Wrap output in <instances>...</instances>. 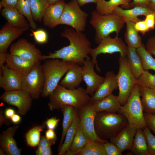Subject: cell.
Listing matches in <instances>:
<instances>
[{
    "label": "cell",
    "instance_id": "2e32d148",
    "mask_svg": "<svg viewBox=\"0 0 155 155\" xmlns=\"http://www.w3.org/2000/svg\"><path fill=\"white\" fill-rule=\"evenodd\" d=\"M18 128L17 125H14L3 131L0 135L1 148L6 154L20 155L21 149L19 148L14 136Z\"/></svg>",
    "mask_w": 155,
    "mask_h": 155
},
{
    "label": "cell",
    "instance_id": "7a4b0ae2",
    "mask_svg": "<svg viewBox=\"0 0 155 155\" xmlns=\"http://www.w3.org/2000/svg\"><path fill=\"white\" fill-rule=\"evenodd\" d=\"M49 109H61L66 105L73 106L78 110L90 102V97L86 89L82 87L73 90L67 88L59 84L49 96Z\"/></svg>",
    "mask_w": 155,
    "mask_h": 155
},
{
    "label": "cell",
    "instance_id": "4316f807",
    "mask_svg": "<svg viewBox=\"0 0 155 155\" xmlns=\"http://www.w3.org/2000/svg\"><path fill=\"white\" fill-rule=\"evenodd\" d=\"M139 90L144 111L155 115V90L140 85Z\"/></svg>",
    "mask_w": 155,
    "mask_h": 155
},
{
    "label": "cell",
    "instance_id": "6125c7cd",
    "mask_svg": "<svg viewBox=\"0 0 155 155\" xmlns=\"http://www.w3.org/2000/svg\"><path fill=\"white\" fill-rule=\"evenodd\" d=\"M6 154L4 151L1 148L0 149V155H5Z\"/></svg>",
    "mask_w": 155,
    "mask_h": 155
},
{
    "label": "cell",
    "instance_id": "4dcf8cb0",
    "mask_svg": "<svg viewBox=\"0 0 155 155\" xmlns=\"http://www.w3.org/2000/svg\"><path fill=\"white\" fill-rule=\"evenodd\" d=\"M89 140L80 122L70 148L65 155H75L84 147Z\"/></svg>",
    "mask_w": 155,
    "mask_h": 155
},
{
    "label": "cell",
    "instance_id": "52a82bcc",
    "mask_svg": "<svg viewBox=\"0 0 155 155\" xmlns=\"http://www.w3.org/2000/svg\"><path fill=\"white\" fill-rule=\"evenodd\" d=\"M119 61V69L117 75L119 89L117 96L121 105H123L127 102L134 85L137 84V79L131 71L126 56H120Z\"/></svg>",
    "mask_w": 155,
    "mask_h": 155
},
{
    "label": "cell",
    "instance_id": "603a6c76",
    "mask_svg": "<svg viewBox=\"0 0 155 155\" xmlns=\"http://www.w3.org/2000/svg\"><path fill=\"white\" fill-rule=\"evenodd\" d=\"M96 112L118 113L121 106L117 96L112 93L101 99L90 102Z\"/></svg>",
    "mask_w": 155,
    "mask_h": 155
},
{
    "label": "cell",
    "instance_id": "7dc6e473",
    "mask_svg": "<svg viewBox=\"0 0 155 155\" xmlns=\"http://www.w3.org/2000/svg\"><path fill=\"white\" fill-rule=\"evenodd\" d=\"M144 20L147 27L150 30L154 29L155 26V12L146 15Z\"/></svg>",
    "mask_w": 155,
    "mask_h": 155
},
{
    "label": "cell",
    "instance_id": "b9f144b4",
    "mask_svg": "<svg viewBox=\"0 0 155 155\" xmlns=\"http://www.w3.org/2000/svg\"><path fill=\"white\" fill-rule=\"evenodd\" d=\"M56 140H50L47 139L45 136H43L41 137L40 142L38 146L37 149L36 151L35 154L40 155L41 152L45 148L49 146L54 145Z\"/></svg>",
    "mask_w": 155,
    "mask_h": 155
},
{
    "label": "cell",
    "instance_id": "6da1fadb",
    "mask_svg": "<svg viewBox=\"0 0 155 155\" xmlns=\"http://www.w3.org/2000/svg\"><path fill=\"white\" fill-rule=\"evenodd\" d=\"M61 36L67 38L69 44L54 53L47 55H42V60L49 59H59L83 65L92 48L89 40L82 32L76 31L73 28H66L61 33Z\"/></svg>",
    "mask_w": 155,
    "mask_h": 155
},
{
    "label": "cell",
    "instance_id": "9a60e30c",
    "mask_svg": "<svg viewBox=\"0 0 155 155\" xmlns=\"http://www.w3.org/2000/svg\"><path fill=\"white\" fill-rule=\"evenodd\" d=\"M22 77L7 65H4L0 68V86L5 91L24 90Z\"/></svg>",
    "mask_w": 155,
    "mask_h": 155
},
{
    "label": "cell",
    "instance_id": "8d00e7d4",
    "mask_svg": "<svg viewBox=\"0 0 155 155\" xmlns=\"http://www.w3.org/2000/svg\"><path fill=\"white\" fill-rule=\"evenodd\" d=\"M44 125L36 126L29 130L25 135L26 141L29 146L34 147L38 146L41 139L40 134L43 131Z\"/></svg>",
    "mask_w": 155,
    "mask_h": 155
},
{
    "label": "cell",
    "instance_id": "4fadbf2b",
    "mask_svg": "<svg viewBox=\"0 0 155 155\" xmlns=\"http://www.w3.org/2000/svg\"><path fill=\"white\" fill-rule=\"evenodd\" d=\"M10 53L37 63L42 60V55L34 44L24 38H21L12 44Z\"/></svg>",
    "mask_w": 155,
    "mask_h": 155
},
{
    "label": "cell",
    "instance_id": "bcb514c9",
    "mask_svg": "<svg viewBox=\"0 0 155 155\" xmlns=\"http://www.w3.org/2000/svg\"><path fill=\"white\" fill-rule=\"evenodd\" d=\"M134 27L136 30L143 35L150 31L147 27L144 20L140 21L135 23Z\"/></svg>",
    "mask_w": 155,
    "mask_h": 155
},
{
    "label": "cell",
    "instance_id": "7c38bea8",
    "mask_svg": "<svg viewBox=\"0 0 155 155\" xmlns=\"http://www.w3.org/2000/svg\"><path fill=\"white\" fill-rule=\"evenodd\" d=\"M80 119V123L86 135L90 140H96L103 143L108 142L102 140L97 135L94 126L97 112L90 102L77 110Z\"/></svg>",
    "mask_w": 155,
    "mask_h": 155
},
{
    "label": "cell",
    "instance_id": "1f68e13d",
    "mask_svg": "<svg viewBox=\"0 0 155 155\" xmlns=\"http://www.w3.org/2000/svg\"><path fill=\"white\" fill-rule=\"evenodd\" d=\"M131 0H97L96 10L99 14H107L113 12L114 9L120 5L124 6L130 3Z\"/></svg>",
    "mask_w": 155,
    "mask_h": 155
},
{
    "label": "cell",
    "instance_id": "9f6ffc18",
    "mask_svg": "<svg viewBox=\"0 0 155 155\" xmlns=\"http://www.w3.org/2000/svg\"><path fill=\"white\" fill-rule=\"evenodd\" d=\"M14 114H15L14 110L11 108L7 109L4 112V114L7 118H11Z\"/></svg>",
    "mask_w": 155,
    "mask_h": 155
},
{
    "label": "cell",
    "instance_id": "ab89813d",
    "mask_svg": "<svg viewBox=\"0 0 155 155\" xmlns=\"http://www.w3.org/2000/svg\"><path fill=\"white\" fill-rule=\"evenodd\" d=\"M147 142L150 155H155V136L147 126L143 129Z\"/></svg>",
    "mask_w": 155,
    "mask_h": 155
},
{
    "label": "cell",
    "instance_id": "f6af8a7d",
    "mask_svg": "<svg viewBox=\"0 0 155 155\" xmlns=\"http://www.w3.org/2000/svg\"><path fill=\"white\" fill-rule=\"evenodd\" d=\"M150 0H133L132 2H130L124 6H122V8H132L135 6H139L148 7Z\"/></svg>",
    "mask_w": 155,
    "mask_h": 155
},
{
    "label": "cell",
    "instance_id": "f35d334b",
    "mask_svg": "<svg viewBox=\"0 0 155 155\" xmlns=\"http://www.w3.org/2000/svg\"><path fill=\"white\" fill-rule=\"evenodd\" d=\"M137 84L140 86L155 90V74H152L148 70H145L137 79Z\"/></svg>",
    "mask_w": 155,
    "mask_h": 155
},
{
    "label": "cell",
    "instance_id": "f546056e",
    "mask_svg": "<svg viewBox=\"0 0 155 155\" xmlns=\"http://www.w3.org/2000/svg\"><path fill=\"white\" fill-rule=\"evenodd\" d=\"M126 29L124 35L125 41L127 46L137 49L143 44L138 32L134 27L135 23L131 21L125 22Z\"/></svg>",
    "mask_w": 155,
    "mask_h": 155
},
{
    "label": "cell",
    "instance_id": "7bdbcfd3",
    "mask_svg": "<svg viewBox=\"0 0 155 155\" xmlns=\"http://www.w3.org/2000/svg\"><path fill=\"white\" fill-rule=\"evenodd\" d=\"M106 155H122V152L114 144L108 141L103 143Z\"/></svg>",
    "mask_w": 155,
    "mask_h": 155
},
{
    "label": "cell",
    "instance_id": "44dd1931",
    "mask_svg": "<svg viewBox=\"0 0 155 155\" xmlns=\"http://www.w3.org/2000/svg\"><path fill=\"white\" fill-rule=\"evenodd\" d=\"M66 4L64 1L49 5L42 18L44 24L50 28L59 25V22Z\"/></svg>",
    "mask_w": 155,
    "mask_h": 155
},
{
    "label": "cell",
    "instance_id": "836d02e7",
    "mask_svg": "<svg viewBox=\"0 0 155 155\" xmlns=\"http://www.w3.org/2000/svg\"><path fill=\"white\" fill-rule=\"evenodd\" d=\"M103 143L96 140H89L84 147L75 155H106Z\"/></svg>",
    "mask_w": 155,
    "mask_h": 155
},
{
    "label": "cell",
    "instance_id": "be15d7a7",
    "mask_svg": "<svg viewBox=\"0 0 155 155\" xmlns=\"http://www.w3.org/2000/svg\"></svg>",
    "mask_w": 155,
    "mask_h": 155
},
{
    "label": "cell",
    "instance_id": "30bf717a",
    "mask_svg": "<svg viewBox=\"0 0 155 155\" xmlns=\"http://www.w3.org/2000/svg\"><path fill=\"white\" fill-rule=\"evenodd\" d=\"M22 77L24 90L30 93L33 99H38L41 96L44 84V78L40 61L36 63L27 75Z\"/></svg>",
    "mask_w": 155,
    "mask_h": 155
},
{
    "label": "cell",
    "instance_id": "d6986e66",
    "mask_svg": "<svg viewBox=\"0 0 155 155\" xmlns=\"http://www.w3.org/2000/svg\"><path fill=\"white\" fill-rule=\"evenodd\" d=\"M26 31L12 26L8 23L5 24L0 30V52L7 53L11 43Z\"/></svg>",
    "mask_w": 155,
    "mask_h": 155
},
{
    "label": "cell",
    "instance_id": "8992f818",
    "mask_svg": "<svg viewBox=\"0 0 155 155\" xmlns=\"http://www.w3.org/2000/svg\"><path fill=\"white\" fill-rule=\"evenodd\" d=\"M90 22L95 30V41L97 44L103 38L113 32L118 35L125 23L123 19L113 12L102 15L96 10L92 13Z\"/></svg>",
    "mask_w": 155,
    "mask_h": 155
},
{
    "label": "cell",
    "instance_id": "f1b7e54d",
    "mask_svg": "<svg viewBox=\"0 0 155 155\" xmlns=\"http://www.w3.org/2000/svg\"><path fill=\"white\" fill-rule=\"evenodd\" d=\"M80 122V119L77 110L75 108L74 117L72 124L67 130L64 141L59 150L58 155H64L69 150L75 136Z\"/></svg>",
    "mask_w": 155,
    "mask_h": 155
},
{
    "label": "cell",
    "instance_id": "816d5d0a",
    "mask_svg": "<svg viewBox=\"0 0 155 155\" xmlns=\"http://www.w3.org/2000/svg\"><path fill=\"white\" fill-rule=\"evenodd\" d=\"M45 137L50 140H57L56 134L53 129H48L45 132Z\"/></svg>",
    "mask_w": 155,
    "mask_h": 155
},
{
    "label": "cell",
    "instance_id": "db71d44e",
    "mask_svg": "<svg viewBox=\"0 0 155 155\" xmlns=\"http://www.w3.org/2000/svg\"><path fill=\"white\" fill-rule=\"evenodd\" d=\"M80 6L89 3H92L96 4L97 0H76Z\"/></svg>",
    "mask_w": 155,
    "mask_h": 155
},
{
    "label": "cell",
    "instance_id": "c3c4849f",
    "mask_svg": "<svg viewBox=\"0 0 155 155\" xmlns=\"http://www.w3.org/2000/svg\"><path fill=\"white\" fill-rule=\"evenodd\" d=\"M18 0H1L0 3V8H9L17 9Z\"/></svg>",
    "mask_w": 155,
    "mask_h": 155
},
{
    "label": "cell",
    "instance_id": "60d3db41",
    "mask_svg": "<svg viewBox=\"0 0 155 155\" xmlns=\"http://www.w3.org/2000/svg\"><path fill=\"white\" fill-rule=\"evenodd\" d=\"M34 38L37 43L42 44L48 42V36L46 31L42 29L35 31L31 30Z\"/></svg>",
    "mask_w": 155,
    "mask_h": 155
},
{
    "label": "cell",
    "instance_id": "680465c9",
    "mask_svg": "<svg viewBox=\"0 0 155 155\" xmlns=\"http://www.w3.org/2000/svg\"><path fill=\"white\" fill-rule=\"evenodd\" d=\"M11 121L14 124H17L21 121L20 116L18 115L14 114L10 118Z\"/></svg>",
    "mask_w": 155,
    "mask_h": 155
},
{
    "label": "cell",
    "instance_id": "11a10c76",
    "mask_svg": "<svg viewBox=\"0 0 155 155\" xmlns=\"http://www.w3.org/2000/svg\"><path fill=\"white\" fill-rule=\"evenodd\" d=\"M7 53H5L0 52V68L4 65L5 63Z\"/></svg>",
    "mask_w": 155,
    "mask_h": 155
},
{
    "label": "cell",
    "instance_id": "681fc988",
    "mask_svg": "<svg viewBox=\"0 0 155 155\" xmlns=\"http://www.w3.org/2000/svg\"><path fill=\"white\" fill-rule=\"evenodd\" d=\"M60 119L56 117H53L48 119L45 121V124L48 129L54 130L58 125Z\"/></svg>",
    "mask_w": 155,
    "mask_h": 155
},
{
    "label": "cell",
    "instance_id": "ee69618b",
    "mask_svg": "<svg viewBox=\"0 0 155 155\" xmlns=\"http://www.w3.org/2000/svg\"><path fill=\"white\" fill-rule=\"evenodd\" d=\"M146 126L155 133V115L149 113H144Z\"/></svg>",
    "mask_w": 155,
    "mask_h": 155
},
{
    "label": "cell",
    "instance_id": "91938a15",
    "mask_svg": "<svg viewBox=\"0 0 155 155\" xmlns=\"http://www.w3.org/2000/svg\"><path fill=\"white\" fill-rule=\"evenodd\" d=\"M148 7L152 11L155 12V0H150Z\"/></svg>",
    "mask_w": 155,
    "mask_h": 155
},
{
    "label": "cell",
    "instance_id": "f5cc1de1",
    "mask_svg": "<svg viewBox=\"0 0 155 155\" xmlns=\"http://www.w3.org/2000/svg\"><path fill=\"white\" fill-rule=\"evenodd\" d=\"M5 116L3 110L2 109L0 111V126L3 125H9V122Z\"/></svg>",
    "mask_w": 155,
    "mask_h": 155
},
{
    "label": "cell",
    "instance_id": "ba28073f",
    "mask_svg": "<svg viewBox=\"0 0 155 155\" xmlns=\"http://www.w3.org/2000/svg\"><path fill=\"white\" fill-rule=\"evenodd\" d=\"M88 16L81 9L76 0H72L66 3L59 24L68 25L77 32H82L85 30Z\"/></svg>",
    "mask_w": 155,
    "mask_h": 155
},
{
    "label": "cell",
    "instance_id": "f907efd6",
    "mask_svg": "<svg viewBox=\"0 0 155 155\" xmlns=\"http://www.w3.org/2000/svg\"><path fill=\"white\" fill-rule=\"evenodd\" d=\"M146 48L151 55L155 56V37H152L148 40Z\"/></svg>",
    "mask_w": 155,
    "mask_h": 155
},
{
    "label": "cell",
    "instance_id": "3957f363",
    "mask_svg": "<svg viewBox=\"0 0 155 155\" xmlns=\"http://www.w3.org/2000/svg\"><path fill=\"white\" fill-rule=\"evenodd\" d=\"M128 124L127 120L123 115L115 113L97 112L94 126L97 135L105 140L110 139Z\"/></svg>",
    "mask_w": 155,
    "mask_h": 155
},
{
    "label": "cell",
    "instance_id": "277c9868",
    "mask_svg": "<svg viewBox=\"0 0 155 155\" xmlns=\"http://www.w3.org/2000/svg\"><path fill=\"white\" fill-rule=\"evenodd\" d=\"M41 65L44 84L41 96L49 97L55 90L61 78L73 63L59 59H49Z\"/></svg>",
    "mask_w": 155,
    "mask_h": 155
},
{
    "label": "cell",
    "instance_id": "d4e9b609",
    "mask_svg": "<svg viewBox=\"0 0 155 155\" xmlns=\"http://www.w3.org/2000/svg\"><path fill=\"white\" fill-rule=\"evenodd\" d=\"M1 15L11 26L26 31L28 29L27 20L17 9L4 8L1 11Z\"/></svg>",
    "mask_w": 155,
    "mask_h": 155
},
{
    "label": "cell",
    "instance_id": "83f0119b",
    "mask_svg": "<svg viewBox=\"0 0 155 155\" xmlns=\"http://www.w3.org/2000/svg\"><path fill=\"white\" fill-rule=\"evenodd\" d=\"M130 150L133 155H150L147 140L142 129H137Z\"/></svg>",
    "mask_w": 155,
    "mask_h": 155
},
{
    "label": "cell",
    "instance_id": "cb8c5ba5",
    "mask_svg": "<svg viewBox=\"0 0 155 155\" xmlns=\"http://www.w3.org/2000/svg\"><path fill=\"white\" fill-rule=\"evenodd\" d=\"M83 80L82 67L73 63L59 84L68 89H75L79 87Z\"/></svg>",
    "mask_w": 155,
    "mask_h": 155
},
{
    "label": "cell",
    "instance_id": "d6a6232c",
    "mask_svg": "<svg viewBox=\"0 0 155 155\" xmlns=\"http://www.w3.org/2000/svg\"><path fill=\"white\" fill-rule=\"evenodd\" d=\"M75 108L73 106L66 105L61 109L63 116L62 122V132L58 151L60 149L65 138L66 133L73 122L74 117Z\"/></svg>",
    "mask_w": 155,
    "mask_h": 155
},
{
    "label": "cell",
    "instance_id": "8fae6325",
    "mask_svg": "<svg viewBox=\"0 0 155 155\" xmlns=\"http://www.w3.org/2000/svg\"><path fill=\"white\" fill-rule=\"evenodd\" d=\"M0 98L7 103L16 106L18 113L23 115L30 109L33 99L30 93L24 90L5 91Z\"/></svg>",
    "mask_w": 155,
    "mask_h": 155
},
{
    "label": "cell",
    "instance_id": "e0dca14e",
    "mask_svg": "<svg viewBox=\"0 0 155 155\" xmlns=\"http://www.w3.org/2000/svg\"><path fill=\"white\" fill-rule=\"evenodd\" d=\"M118 89L117 75L113 71H108L105 74L103 82L90 98V102L103 98Z\"/></svg>",
    "mask_w": 155,
    "mask_h": 155
},
{
    "label": "cell",
    "instance_id": "5bb4252c",
    "mask_svg": "<svg viewBox=\"0 0 155 155\" xmlns=\"http://www.w3.org/2000/svg\"><path fill=\"white\" fill-rule=\"evenodd\" d=\"M82 67L83 80L86 85V91L88 94L93 95L104 80V77L97 74L94 70V64L90 58L85 60Z\"/></svg>",
    "mask_w": 155,
    "mask_h": 155
},
{
    "label": "cell",
    "instance_id": "6f0895ef",
    "mask_svg": "<svg viewBox=\"0 0 155 155\" xmlns=\"http://www.w3.org/2000/svg\"><path fill=\"white\" fill-rule=\"evenodd\" d=\"M51 146H49L44 150L40 153V155H52L53 152L51 150Z\"/></svg>",
    "mask_w": 155,
    "mask_h": 155
},
{
    "label": "cell",
    "instance_id": "9c48e42d",
    "mask_svg": "<svg viewBox=\"0 0 155 155\" xmlns=\"http://www.w3.org/2000/svg\"><path fill=\"white\" fill-rule=\"evenodd\" d=\"M128 50V46L124 42L122 39L116 35L113 38L109 35L103 38L96 48L92 49L90 55L93 62L96 65V67L98 71H100L97 62L96 58L100 54H112L115 53H119L120 56H126Z\"/></svg>",
    "mask_w": 155,
    "mask_h": 155
},
{
    "label": "cell",
    "instance_id": "ffe728a7",
    "mask_svg": "<svg viewBox=\"0 0 155 155\" xmlns=\"http://www.w3.org/2000/svg\"><path fill=\"white\" fill-rule=\"evenodd\" d=\"M5 63L9 67L22 76L27 75L36 63L10 53H7Z\"/></svg>",
    "mask_w": 155,
    "mask_h": 155
},
{
    "label": "cell",
    "instance_id": "74e56055",
    "mask_svg": "<svg viewBox=\"0 0 155 155\" xmlns=\"http://www.w3.org/2000/svg\"><path fill=\"white\" fill-rule=\"evenodd\" d=\"M17 9L28 20L30 26L33 29L37 28L31 13L30 0H18Z\"/></svg>",
    "mask_w": 155,
    "mask_h": 155
},
{
    "label": "cell",
    "instance_id": "e575fe53",
    "mask_svg": "<svg viewBox=\"0 0 155 155\" xmlns=\"http://www.w3.org/2000/svg\"><path fill=\"white\" fill-rule=\"evenodd\" d=\"M31 11L35 21L41 22L49 5L48 0H30Z\"/></svg>",
    "mask_w": 155,
    "mask_h": 155
},
{
    "label": "cell",
    "instance_id": "ac0fdd59",
    "mask_svg": "<svg viewBox=\"0 0 155 155\" xmlns=\"http://www.w3.org/2000/svg\"><path fill=\"white\" fill-rule=\"evenodd\" d=\"M137 129L128 124L117 135L110 139L122 152L131 148Z\"/></svg>",
    "mask_w": 155,
    "mask_h": 155
},
{
    "label": "cell",
    "instance_id": "5b68a950",
    "mask_svg": "<svg viewBox=\"0 0 155 155\" xmlns=\"http://www.w3.org/2000/svg\"><path fill=\"white\" fill-rule=\"evenodd\" d=\"M140 85L133 87L126 103L121 105L118 113L126 118L130 126L143 129L146 127L139 90Z\"/></svg>",
    "mask_w": 155,
    "mask_h": 155
},
{
    "label": "cell",
    "instance_id": "484cf974",
    "mask_svg": "<svg viewBox=\"0 0 155 155\" xmlns=\"http://www.w3.org/2000/svg\"><path fill=\"white\" fill-rule=\"evenodd\" d=\"M127 46L126 56L128 64L133 75L137 79L141 75L145 70L141 59L137 53L136 49Z\"/></svg>",
    "mask_w": 155,
    "mask_h": 155
},
{
    "label": "cell",
    "instance_id": "d590c367",
    "mask_svg": "<svg viewBox=\"0 0 155 155\" xmlns=\"http://www.w3.org/2000/svg\"><path fill=\"white\" fill-rule=\"evenodd\" d=\"M136 51L141 59L144 70L152 69L155 71V59L147 51L144 44L136 49Z\"/></svg>",
    "mask_w": 155,
    "mask_h": 155
},
{
    "label": "cell",
    "instance_id": "7402d4cb",
    "mask_svg": "<svg viewBox=\"0 0 155 155\" xmlns=\"http://www.w3.org/2000/svg\"><path fill=\"white\" fill-rule=\"evenodd\" d=\"M113 12L119 16L125 22L129 21L135 23L141 20L138 18V16H146L148 14L154 12L147 7L137 6L126 9L118 6L114 9Z\"/></svg>",
    "mask_w": 155,
    "mask_h": 155
},
{
    "label": "cell",
    "instance_id": "94428289",
    "mask_svg": "<svg viewBox=\"0 0 155 155\" xmlns=\"http://www.w3.org/2000/svg\"><path fill=\"white\" fill-rule=\"evenodd\" d=\"M64 0H48L49 5L54 4L61 1Z\"/></svg>",
    "mask_w": 155,
    "mask_h": 155
}]
</instances>
